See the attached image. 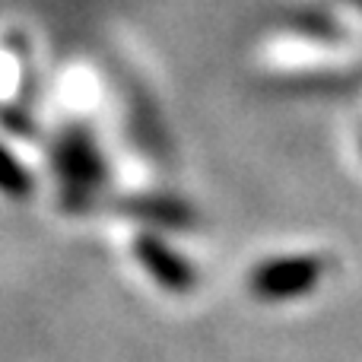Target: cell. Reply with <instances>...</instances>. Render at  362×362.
Returning <instances> with one entry per match:
<instances>
[{
  "label": "cell",
  "instance_id": "6da1fadb",
  "mask_svg": "<svg viewBox=\"0 0 362 362\" xmlns=\"http://www.w3.org/2000/svg\"><path fill=\"white\" fill-rule=\"evenodd\" d=\"M318 276V264L315 261H286V264H267L257 270L255 289L264 296H293L308 289Z\"/></svg>",
  "mask_w": 362,
  "mask_h": 362
}]
</instances>
